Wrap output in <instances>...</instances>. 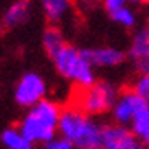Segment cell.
<instances>
[{"mask_svg":"<svg viewBox=\"0 0 149 149\" xmlns=\"http://www.w3.org/2000/svg\"><path fill=\"white\" fill-rule=\"evenodd\" d=\"M62 116V107L55 101L45 97L29 107L17 124L20 131L34 144H45L55 134H59V122Z\"/></svg>","mask_w":149,"mask_h":149,"instance_id":"obj_1","label":"cell"},{"mask_svg":"<svg viewBox=\"0 0 149 149\" xmlns=\"http://www.w3.org/2000/svg\"><path fill=\"white\" fill-rule=\"evenodd\" d=\"M102 127L94 116L86 114L75 106L62 109L59 134L70 139L75 149H101Z\"/></svg>","mask_w":149,"mask_h":149,"instance_id":"obj_2","label":"cell"},{"mask_svg":"<svg viewBox=\"0 0 149 149\" xmlns=\"http://www.w3.org/2000/svg\"><path fill=\"white\" fill-rule=\"evenodd\" d=\"M50 61L54 64L57 74L67 82L74 84L77 89L87 87V86H91L97 81L95 67L92 65V62L89 61L84 49L67 44Z\"/></svg>","mask_w":149,"mask_h":149,"instance_id":"obj_3","label":"cell"},{"mask_svg":"<svg viewBox=\"0 0 149 149\" xmlns=\"http://www.w3.org/2000/svg\"><path fill=\"white\" fill-rule=\"evenodd\" d=\"M119 89L109 81H95L87 87H81L74 95V106L89 116H101L111 112Z\"/></svg>","mask_w":149,"mask_h":149,"instance_id":"obj_4","label":"cell"},{"mask_svg":"<svg viewBox=\"0 0 149 149\" xmlns=\"http://www.w3.org/2000/svg\"><path fill=\"white\" fill-rule=\"evenodd\" d=\"M49 87L45 79L39 72H25L20 75L14 87V101L19 107L29 109L47 97Z\"/></svg>","mask_w":149,"mask_h":149,"instance_id":"obj_5","label":"cell"},{"mask_svg":"<svg viewBox=\"0 0 149 149\" xmlns=\"http://www.w3.org/2000/svg\"><path fill=\"white\" fill-rule=\"evenodd\" d=\"M101 149H148V148H146V142H142L131 131L129 126L112 122V124H106L102 127Z\"/></svg>","mask_w":149,"mask_h":149,"instance_id":"obj_6","label":"cell"},{"mask_svg":"<svg viewBox=\"0 0 149 149\" xmlns=\"http://www.w3.org/2000/svg\"><path fill=\"white\" fill-rule=\"evenodd\" d=\"M144 104H146V101L134 89H124L119 92L114 106L111 109L112 121L117 124H122V126H131V122L134 121V117L144 107Z\"/></svg>","mask_w":149,"mask_h":149,"instance_id":"obj_7","label":"cell"},{"mask_svg":"<svg viewBox=\"0 0 149 149\" xmlns=\"http://www.w3.org/2000/svg\"><path fill=\"white\" fill-rule=\"evenodd\" d=\"M127 59L137 72H149V20L134 32L127 49Z\"/></svg>","mask_w":149,"mask_h":149,"instance_id":"obj_8","label":"cell"},{"mask_svg":"<svg viewBox=\"0 0 149 149\" xmlns=\"http://www.w3.org/2000/svg\"><path fill=\"white\" fill-rule=\"evenodd\" d=\"M84 50L95 69L119 67L127 59V52L117 47H112V45H97V47L84 49Z\"/></svg>","mask_w":149,"mask_h":149,"instance_id":"obj_9","label":"cell"},{"mask_svg":"<svg viewBox=\"0 0 149 149\" xmlns=\"http://www.w3.org/2000/svg\"><path fill=\"white\" fill-rule=\"evenodd\" d=\"M32 2L30 0H14L2 15V27L5 30H14L22 27L30 19Z\"/></svg>","mask_w":149,"mask_h":149,"instance_id":"obj_10","label":"cell"},{"mask_svg":"<svg viewBox=\"0 0 149 149\" xmlns=\"http://www.w3.org/2000/svg\"><path fill=\"white\" fill-rule=\"evenodd\" d=\"M39 5L49 25H59L72 14L74 0H39Z\"/></svg>","mask_w":149,"mask_h":149,"instance_id":"obj_11","label":"cell"},{"mask_svg":"<svg viewBox=\"0 0 149 149\" xmlns=\"http://www.w3.org/2000/svg\"><path fill=\"white\" fill-rule=\"evenodd\" d=\"M2 146L5 149H34V142L20 131L19 126H8L0 134Z\"/></svg>","mask_w":149,"mask_h":149,"instance_id":"obj_12","label":"cell"},{"mask_svg":"<svg viewBox=\"0 0 149 149\" xmlns=\"http://www.w3.org/2000/svg\"><path fill=\"white\" fill-rule=\"evenodd\" d=\"M67 45V42H65V35L62 32L61 29L57 27V25H49L45 30H44V34H42V47L45 50V54L52 59L59 50Z\"/></svg>","mask_w":149,"mask_h":149,"instance_id":"obj_13","label":"cell"},{"mask_svg":"<svg viewBox=\"0 0 149 149\" xmlns=\"http://www.w3.org/2000/svg\"><path fill=\"white\" fill-rule=\"evenodd\" d=\"M129 127L142 142L149 141V101H146L144 107L139 111V114L134 117Z\"/></svg>","mask_w":149,"mask_h":149,"instance_id":"obj_14","label":"cell"},{"mask_svg":"<svg viewBox=\"0 0 149 149\" xmlns=\"http://www.w3.org/2000/svg\"><path fill=\"white\" fill-rule=\"evenodd\" d=\"M111 19L117 24V25H121L124 29H132L136 27V24H137V15L132 8L129 7V3L126 7L119 8V10H116L114 14H111Z\"/></svg>","mask_w":149,"mask_h":149,"instance_id":"obj_15","label":"cell"},{"mask_svg":"<svg viewBox=\"0 0 149 149\" xmlns=\"http://www.w3.org/2000/svg\"><path fill=\"white\" fill-rule=\"evenodd\" d=\"M131 89H134L144 101H149V72H139L132 81Z\"/></svg>","mask_w":149,"mask_h":149,"instance_id":"obj_16","label":"cell"},{"mask_svg":"<svg viewBox=\"0 0 149 149\" xmlns=\"http://www.w3.org/2000/svg\"><path fill=\"white\" fill-rule=\"evenodd\" d=\"M44 149H75L70 139H67L62 134H55L52 139H49L44 144Z\"/></svg>","mask_w":149,"mask_h":149,"instance_id":"obj_17","label":"cell"},{"mask_svg":"<svg viewBox=\"0 0 149 149\" xmlns=\"http://www.w3.org/2000/svg\"><path fill=\"white\" fill-rule=\"evenodd\" d=\"M101 3H102V7H104V10L111 15V14H114L116 10L126 7L127 0H101Z\"/></svg>","mask_w":149,"mask_h":149,"instance_id":"obj_18","label":"cell"},{"mask_svg":"<svg viewBox=\"0 0 149 149\" xmlns=\"http://www.w3.org/2000/svg\"><path fill=\"white\" fill-rule=\"evenodd\" d=\"M129 5H141V3H146V0H127Z\"/></svg>","mask_w":149,"mask_h":149,"instance_id":"obj_19","label":"cell"},{"mask_svg":"<svg viewBox=\"0 0 149 149\" xmlns=\"http://www.w3.org/2000/svg\"><path fill=\"white\" fill-rule=\"evenodd\" d=\"M146 148H148V149H149V141H148V142H146Z\"/></svg>","mask_w":149,"mask_h":149,"instance_id":"obj_20","label":"cell"},{"mask_svg":"<svg viewBox=\"0 0 149 149\" xmlns=\"http://www.w3.org/2000/svg\"><path fill=\"white\" fill-rule=\"evenodd\" d=\"M146 3H148V5H149V0H146Z\"/></svg>","mask_w":149,"mask_h":149,"instance_id":"obj_21","label":"cell"}]
</instances>
